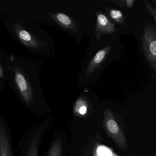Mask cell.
<instances>
[{"instance_id": "cell-16", "label": "cell", "mask_w": 156, "mask_h": 156, "mask_svg": "<svg viewBox=\"0 0 156 156\" xmlns=\"http://www.w3.org/2000/svg\"><path fill=\"white\" fill-rule=\"evenodd\" d=\"M4 75L3 71L1 66L0 65V77H2Z\"/></svg>"}, {"instance_id": "cell-13", "label": "cell", "mask_w": 156, "mask_h": 156, "mask_svg": "<svg viewBox=\"0 0 156 156\" xmlns=\"http://www.w3.org/2000/svg\"><path fill=\"white\" fill-rule=\"evenodd\" d=\"M109 15L111 19L114 20L117 23L123 24V23L124 22L123 14L120 11L111 10L109 12Z\"/></svg>"}, {"instance_id": "cell-12", "label": "cell", "mask_w": 156, "mask_h": 156, "mask_svg": "<svg viewBox=\"0 0 156 156\" xmlns=\"http://www.w3.org/2000/svg\"><path fill=\"white\" fill-rule=\"evenodd\" d=\"M47 156H62V143L60 139L53 141Z\"/></svg>"}, {"instance_id": "cell-3", "label": "cell", "mask_w": 156, "mask_h": 156, "mask_svg": "<svg viewBox=\"0 0 156 156\" xmlns=\"http://www.w3.org/2000/svg\"><path fill=\"white\" fill-rule=\"evenodd\" d=\"M142 47L145 57L154 72L156 70V33L155 29L150 24L144 27L141 37Z\"/></svg>"}, {"instance_id": "cell-14", "label": "cell", "mask_w": 156, "mask_h": 156, "mask_svg": "<svg viewBox=\"0 0 156 156\" xmlns=\"http://www.w3.org/2000/svg\"><path fill=\"white\" fill-rule=\"evenodd\" d=\"M144 2L148 11L153 16L154 20H155V21L156 22V11L155 8L152 7V6L146 1H144Z\"/></svg>"}, {"instance_id": "cell-6", "label": "cell", "mask_w": 156, "mask_h": 156, "mask_svg": "<svg viewBox=\"0 0 156 156\" xmlns=\"http://www.w3.org/2000/svg\"><path fill=\"white\" fill-rule=\"evenodd\" d=\"M0 156H13L11 142L4 121L0 118Z\"/></svg>"}, {"instance_id": "cell-5", "label": "cell", "mask_w": 156, "mask_h": 156, "mask_svg": "<svg viewBox=\"0 0 156 156\" xmlns=\"http://www.w3.org/2000/svg\"><path fill=\"white\" fill-rule=\"evenodd\" d=\"M97 16V21L95 28V32L98 42L102 34L114 33L116 32V29L115 25L105 15L102 13H98Z\"/></svg>"}, {"instance_id": "cell-10", "label": "cell", "mask_w": 156, "mask_h": 156, "mask_svg": "<svg viewBox=\"0 0 156 156\" xmlns=\"http://www.w3.org/2000/svg\"><path fill=\"white\" fill-rule=\"evenodd\" d=\"M94 156H119L112 148L105 145L98 144L94 151Z\"/></svg>"}, {"instance_id": "cell-1", "label": "cell", "mask_w": 156, "mask_h": 156, "mask_svg": "<svg viewBox=\"0 0 156 156\" xmlns=\"http://www.w3.org/2000/svg\"><path fill=\"white\" fill-rule=\"evenodd\" d=\"M103 127L109 136L115 142L122 151L128 149L127 142L125 134L119 125L112 111L104 108Z\"/></svg>"}, {"instance_id": "cell-11", "label": "cell", "mask_w": 156, "mask_h": 156, "mask_svg": "<svg viewBox=\"0 0 156 156\" xmlns=\"http://www.w3.org/2000/svg\"><path fill=\"white\" fill-rule=\"evenodd\" d=\"M88 111V107L86 101L82 98H79L76 103L74 108V113L76 116H83L86 115Z\"/></svg>"}, {"instance_id": "cell-9", "label": "cell", "mask_w": 156, "mask_h": 156, "mask_svg": "<svg viewBox=\"0 0 156 156\" xmlns=\"http://www.w3.org/2000/svg\"><path fill=\"white\" fill-rule=\"evenodd\" d=\"M53 18L60 25L65 29L71 31L75 30V25L71 19L66 14L61 13L54 14Z\"/></svg>"}, {"instance_id": "cell-2", "label": "cell", "mask_w": 156, "mask_h": 156, "mask_svg": "<svg viewBox=\"0 0 156 156\" xmlns=\"http://www.w3.org/2000/svg\"><path fill=\"white\" fill-rule=\"evenodd\" d=\"M51 119L48 118L39 126L30 129L25 138L24 156H38L39 148L43 137L49 127Z\"/></svg>"}, {"instance_id": "cell-7", "label": "cell", "mask_w": 156, "mask_h": 156, "mask_svg": "<svg viewBox=\"0 0 156 156\" xmlns=\"http://www.w3.org/2000/svg\"><path fill=\"white\" fill-rule=\"evenodd\" d=\"M14 30L18 35L20 41L26 46L33 48H38L40 46L38 40L30 34L24 30L19 23L14 26Z\"/></svg>"}, {"instance_id": "cell-15", "label": "cell", "mask_w": 156, "mask_h": 156, "mask_svg": "<svg viewBox=\"0 0 156 156\" xmlns=\"http://www.w3.org/2000/svg\"><path fill=\"white\" fill-rule=\"evenodd\" d=\"M134 1L133 0H127L126 1V4L127 7L129 8H131L134 4Z\"/></svg>"}, {"instance_id": "cell-4", "label": "cell", "mask_w": 156, "mask_h": 156, "mask_svg": "<svg viewBox=\"0 0 156 156\" xmlns=\"http://www.w3.org/2000/svg\"><path fill=\"white\" fill-rule=\"evenodd\" d=\"M15 80L19 91L24 101L27 105H30L33 101L32 91L23 75L17 70L15 72Z\"/></svg>"}, {"instance_id": "cell-8", "label": "cell", "mask_w": 156, "mask_h": 156, "mask_svg": "<svg viewBox=\"0 0 156 156\" xmlns=\"http://www.w3.org/2000/svg\"><path fill=\"white\" fill-rule=\"evenodd\" d=\"M110 49L111 46H108L97 53L94 57L90 62L87 69L86 73L87 76L92 75L93 73L96 70L97 68L104 61Z\"/></svg>"}]
</instances>
